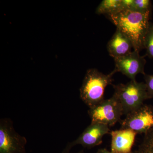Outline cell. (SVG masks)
Here are the masks:
<instances>
[{
  "label": "cell",
  "instance_id": "277c9868",
  "mask_svg": "<svg viewBox=\"0 0 153 153\" xmlns=\"http://www.w3.org/2000/svg\"><path fill=\"white\" fill-rule=\"evenodd\" d=\"M91 122L99 123L113 126L121 120L123 114V109L120 102L114 95L103 101L88 110Z\"/></svg>",
  "mask_w": 153,
  "mask_h": 153
},
{
  "label": "cell",
  "instance_id": "8fae6325",
  "mask_svg": "<svg viewBox=\"0 0 153 153\" xmlns=\"http://www.w3.org/2000/svg\"><path fill=\"white\" fill-rule=\"evenodd\" d=\"M121 11V0H103L97 8L96 13L107 16Z\"/></svg>",
  "mask_w": 153,
  "mask_h": 153
},
{
  "label": "cell",
  "instance_id": "3957f363",
  "mask_svg": "<svg viewBox=\"0 0 153 153\" xmlns=\"http://www.w3.org/2000/svg\"><path fill=\"white\" fill-rule=\"evenodd\" d=\"M113 95L120 102L126 116L142 106L148 100L145 82L131 80L126 84L113 85Z\"/></svg>",
  "mask_w": 153,
  "mask_h": 153
},
{
  "label": "cell",
  "instance_id": "9c48e42d",
  "mask_svg": "<svg viewBox=\"0 0 153 153\" xmlns=\"http://www.w3.org/2000/svg\"><path fill=\"white\" fill-rule=\"evenodd\" d=\"M111 137V151L114 153H131L137 134L130 129L121 128L110 132Z\"/></svg>",
  "mask_w": 153,
  "mask_h": 153
},
{
  "label": "cell",
  "instance_id": "2e32d148",
  "mask_svg": "<svg viewBox=\"0 0 153 153\" xmlns=\"http://www.w3.org/2000/svg\"><path fill=\"white\" fill-rule=\"evenodd\" d=\"M133 2L134 0H121V7L123 10H131Z\"/></svg>",
  "mask_w": 153,
  "mask_h": 153
},
{
  "label": "cell",
  "instance_id": "e0dca14e",
  "mask_svg": "<svg viewBox=\"0 0 153 153\" xmlns=\"http://www.w3.org/2000/svg\"><path fill=\"white\" fill-rule=\"evenodd\" d=\"M96 153H113L112 152H111V151L110 152V151L106 149H99L97 152Z\"/></svg>",
  "mask_w": 153,
  "mask_h": 153
},
{
  "label": "cell",
  "instance_id": "52a82bcc",
  "mask_svg": "<svg viewBox=\"0 0 153 153\" xmlns=\"http://www.w3.org/2000/svg\"><path fill=\"white\" fill-rule=\"evenodd\" d=\"M110 132L108 126L99 123L91 122L76 139L66 145L63 153H69L71 149L77 145L88 149L99 146L102 143L103 137Z\"/></svg>",
  "mask_w": 153,
  "mask_h": 153
},
{
  "label": "cell",
  "instance_id": "ba28073f",
  "mask_svg": "<svg viewBox=\"0 0 153 153\" xmlns=\"http://www.w3.org/2000/svg\"><path fill=\"white\" fill-rule=\"evenodd\" d=\"M140 52L132 51L127 55L114 59V70L128 77L131 80H135L137 75L142 74L144 75L145 65L146 61L145 56H141Z\"/></svg>",
  "mask_w": 153,
  "mask_h": 153
},
{
  "label": "cell",
  "instance_id": "7a4b0ae2",
  "mask_svg": "<svg viewBox=\"0 0 153 153\" xmlns=\"http://www.w3.org/2000/svg\"><path fill=\"white\" fill-rule=\"evenodd\" d=\"M116 72L114 69L109 74H105L95 68L87 70L79 89V95L89 108L104 100L105 88L111 84L113 76Z\"/></svg>",
  "mask_w": 153,
  "mask_h": 153
},
{
  "label": "cell",
  "instance_id": "30bf717a",
  "mask_svg": "<svg viewBox=\"0 0 153 153\" xmlns=\"http://www.w3.org/2000/svg\"><path fill=\"white\" fill-rule=\"evenodd\" d=\"M133 46L131 41L121 31H116L108 41L107 49L109 55L114 59L123 57L132 52Z\"/></svg>",
  "mask_w": 153,
  "mask_h": 153
},
{
  "label": "cell",
  "instance_id": "4fadbf2b",
  "mask_svg": "<svg viewBox=\"0 0 153 153\" xmlns=\"http://www.w3.org/2000/svg\"><path fill=\"white\" fill-rule=\"evenodd\" d=\"M144 47L146 50V56L153 59V23L151 22L145 36Z\"/></svg>",
  "mask_w": 153,
  "mask_h": 153
},
{
  "label": "cell",
  "instance_id": "5bb4252c",
  "mask_svg": "<svg viewBox=\"0 0 153 153\" xmlns=\"http://www.w3.org/2000/svg\"><path fill=\"white\" fill-rule=\"evenodd\" d=\"M152 1L150 0H134L131 10L152 14Z\"/></svg>",
  "mask_w": 153,
  "mask_h": 153
},
{
  "label": "cell",
  "instance_id": "9a60e30c",
  "mask_svg": "<svg viewBox=\"0 0 153 153\" xmlns=\"http://www.w3.org/2000/svg\"><path fill=\"white\" fill-rule=\"evenodd\" d=\"M144 77L146 87L148 99L153 98V74H146Z\"/></svg>",
  "mask_w": 153,
  "mask_h": 153
},
{
  "label": "cell",
  "instance_id": "8992f818",
  "mask_svg": "<svg viewBox=\"0 0 153 153\" xmlns=\"http://www.w3.org/2000/svg\"><path fill=\"white\" fill-rule=\"evenodd\" d=\"M121 128L130 129L137 134L146 133L153 128V106L143 104L120 121Z\"/></svg>",
  "mask_w": 153,
  "mask_h": 153
},
{
  "label": "cell",
  "instance_id": "5b68a950",
  "mask_svg": "<svg viewBox=\"0 0 153 153\" xmlns=\"http://www.w3.org/2000/svg\"><path fill=\"white\" fill-rule=\"evenodd\" d=\"M27 139L15 130L10 119H1L0 153H27Z\"/></svg>",
  "mask_w": 153,
  "mask_h": 153
},
{
  "label": "cell",
  "instance_id": "6da1fadb",
  "mask_svg": "<svg viewBox=\"0 0 153 153\" xmlns=\"http://www.w3.org/2000/svg\"><path fill=\"white\" fill-rule=\"evenodd\" d=\"M151 16L149 13L124 10L107 17L131 41L134 50L140 52L144 49V42Z\"/></svg>",
  "mask_w": 153,
  "mask_h": 153
},
{
  "label": "cell",
  "instance_id": "7c38bea8",
  "mask_svg": "<svg viewBox=\"0 0 153 153\" xmlns=\"http://www.w3.org/2000/svg\"><path fill=\"white\" fill-rule=\"evenodd\" d=\"M144 134L141 142L131 153H153V128Z\"/></svg>",
  "mask_w": 153,
  "mask_h": 153
}]
</instances>
